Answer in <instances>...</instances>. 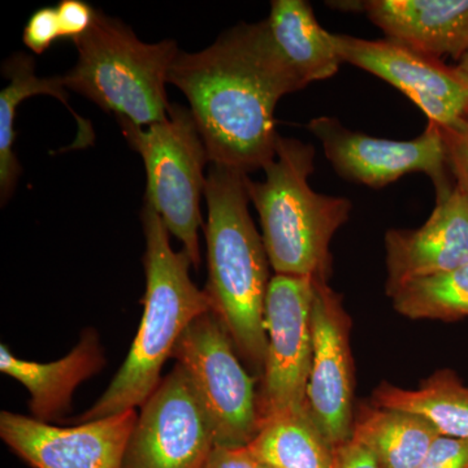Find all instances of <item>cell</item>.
Listing matches in <instances>:
<instances>
[{
  "label": "cell",
  "mask_w": 468,
  "mask_h": 468,
  "mask_svg": "<svg viewBox=\"0 0 468 468\" xmlns=\"http://www.w3.org/2000/svg\"><path fill=\"white\" fill-rule=\"evenodd\" d=\"M168 82L189 101L209 162L245 175L275 158L277 103L306 88L266 20L233 27L201 52H180Z\"/></svg>",
  "instance_id": "6da1fadb"
},
{
  "label": "cell",
  "mask_w": 468,
  "mask_h": 468,
  "mask_svg": "<svg viewBox=\"0 0 468 468\" xmlns=\"http://www.w3.org/2000/svg\"><path fill=\"white\" fill-rule=\"evenodd\" d=\"M246 177L212 165L206 177L208 285L212 313L226 326L237 353L263 375L267 334L264 309L268 255L249 212Z\"/></svg>",
  "instance_id": "7a4b0ae2"
},
{
  "label": "cell",
  "mask_w": 468,
  "mask_h": 468,
  "mask_svg": "<svg viewBox=\"0 0 468 468\" xmlns=\"http://www.w3.org/2000/svg\"><path fill=\"white\" fill-rule=\"evenodd\" d=\"M141 218L146 237L143 319L125 362L106 392L79 418L80 423L143 408L159 387L162 369L185 329L212 311L206 289L201 291L190 279L189 255L172 249L159 215L144 205Z\"/></svg>",
  "instance_id": "3957f363"
},
{
  "label": "cell",
  "mask_w": 468,
  "mask_h": 468,
  "mask_svg": "<svg viewBox=\"0 0 468 468\" xmlns=\"http://www.w3.org/2000/svg\"><path fill=\"white\" fill-rule=\"evenodd\" d=\"M313 144L279 134L275 158L264 165V181L246 177V190L260 214L261 239L276 275L328 282L331 242L349 220L351 202L314 192Z\"/></svg>",
  "instance_id": "277c9868"
},
{
  "label": "cell",
  "mask_w": 468,
  "mask_h": 468,
  "mask_svg": "<svg viewBox=\"0 0 468 468\" xmlns=\"http://www.w3.org/2000/svg\"><path fill=\"white\" fill-rule=\"evenodd\" d=\"M75 45L76 66L61 76L66 88L137 126L168 119L165 84L180 54L175 41L144 43L122 21L98 11Z\"/></svg>",
  "instance_id": "5b68a950"
},
{
  "label": "cell",
  "mask_w": 468,
  "mask_h": 468,
  "mask_svg": "<svg viewBox=\"0 0 468 468\" xmlns=\"http://www.w3.org/2000/svg\"><path fill=\"white\" fill-rule=\"evenodd\" d=\"M125 140L143 156L147 175L146 205L184 245L193 267L201 266L198 230L205 193L207 150L190 110L172 104L168 119L137 126L117 119Z\"/></svg>",
  "instance_id": "8992f818"
},
{
  "label": "cell",
  "mask_w": 468,
  "mask_h": 468,
  "mask_svg": "<svg viewBox=\"0 0 468 468\" xmlns=\"http://www.w3.org/2000/svg\"><path fill=\"white\" fill-rule=\"evenodd\" d=\"M237 354L226 326L212 311L185 329L172 353L205 406L215 445L248 446L260 432L255 380Z\"/></svg>",
  "instance_id": "52a82bcc"
},
{
  "label": "cell",
  "mask_w": 468,
  "mask_h": 468,
  "mask_svg": "<svg viewBox=\"0 0 468 468\" xmlns=\"http://www.w3.org/2000/svg\"><path fill=\"white\" fill-rule=\"evenodd\" d=\"M314 282L310 277L275 275L268 285L266 362L258 393L261 423L306 405L313 363Z\"/></svg>",
  "instance_id": "ba28073f"
},
{
  "label": "cell",
  "mask_w": 468,
  "mask_h": 468,
  "mask_svg": "<svg viewBox=\"0 0 468 468\" xmlns=\"http://www.w3.org/2000/svg\"><path fill=\"white\" fill-rule=\"evenodd\" d=\"M307 128L322 143L335 171L351 183L380 189L419 172L432 180L436 202L454 189L441 128L436 122H428L423 134L410 141L369 137L350 131L334 117H316Z\"/></svg>",
  "instance_id": "9c48e42d"
},
{
  "label": "cell",
  "mask_w": 468,
  "mask_h": 468,
  "mask_svg": "<svg viewBox=\"0 0 468 468\" xmlns=\"http://www.w3.org/2000/svg\"><path fill=\"white\" fill-rule=\"evenodd\" d=\"M214 430L181 366L144 402L125 452L124 468H205Z\"/></svg>",
  "instance_id": "30bf717a"
},
{
  "label": "cell",
  "mask_w": 468,
  "mask_h": 468,
  "mask_svg": "<svg viewBox=\"0 0 468 468\" xmlns=\"http://www.w3.org/2000/svg\"><path fill=\"white\" fill-rule=\"evenodd\" d=\"M338 57L403 92L440 128L468 116V77L445 61L411 50L392 39L356 38L332 34Z\"/></svg>",
  "instance_id": "8fae6325"
},
{
  "label": "cell",
  "mask_w": 468,
  "mask_h": 468,
  "mask_svg": "<svg viewBox=\"0 0 468 468\" xmlns=\"http://www.w3.org/2000/svg\"><path fill=\"white\" fill-rule=\"evenodd\" d=\"M313 363L306 408L331 445L349 441L353 432L354 377L351 318L343 298L328 282H314Z\"/></svg>",
  "instance_id": "7c38bea8"
},
{
  "label": "cell",
  "mask_w": 468,
  "mask_h": 468,
  "mask_svg": "<svg viewBox=\"0 0 468 468\" xmlns=\"http://www.w3.org/2000/svg\"><path fill=\"white\" fill-rule=\"evenodd\" d=\"M137 419L135 410H128L63 428L2 411L0 437L34 468H124Z\"/></svg>",
  "instance_id": "4fadbf2b"
},
{
  "label": "cell",
  "mask_w": 468,
  "mask_h": 468,
  "mask_svg": "<svg viewBox=\"0 0 468 468\" xmlns=\"http://www.w3.org/2000/svg\"><path fill=\"white\" fill-rule=\"evenodd\" d=\"M387 294L410 280L446 272L468 263V193L454 189L418 229L385 234Z\"/></svg>",
  "instance_id": "5bb4252c"
},
{
  "label": "cell",
  "mask_w": 468,
  "mask_h": 468,
  "mask_svg": "<svg viewBox=\"0 0 468 468\" xmlns=\"http://www.w3.org/2000/svg\"><path fill=\"white\" fill-rule=\"evenodd\" d=\"M388 39L437 60L460 63L468 51V0H368L356 3Z\"/></svg>",
  "instance_id": "9a60e30c"
},
{
  "label": "cell",
  "mask_w": 468,
  "mask_h": 468,
  "mask_svg": "<svg viewBox=\"0 0 468 468\" xmlns=\"http://www.w3.org/2000/svg\"><path fill=\"white\" fill-rule=\"evenodd\" d=\"M103 365L100 338L91 329L82 335L75 349L55 362L20 359L5 344L0 346V371L29 390L33 418L45 423L66 414L76 388Z\"/></svg>",
  "instance_id": "2e32d148"
},
{
  "label": "cell",
  "mask_w": 468,
  "mask_h": 468,
  "mask_svg": "<svg viewBox=\"0 0 468 468\" xmlns=\"http://www.w3.org/2000/svg\"><path fill=\"white\" fill-rule=\"evenodd\" d=\"M439 436L417 414L369 402L356 410L350 440L363 446L380 468H419Z\"/></svg>",
  "instance_id": "e0dca14e"
},
{
  "label": "cell",
  "mask_w": 468,
  "mask_h": 468,
  "mask_svg": "<svg viewBox=\"0 0 468 468\" xmlns=\"http://www.w3.org/2000/svg\"><path fill=\"white\" fill-rule=\"evenodd\" d=\"M3 75L9 80V84L0 92V196L2 203H5L14 193L21 174L14 150L16 141L15 120L21 101L34 95L48 94L66 104L79 124V138L73 147L88 146L94 134L90 124L70 109L63 77L37 76L34 58L21 52L5 60L3 64Z\"/></svg>",
  "instance_id": "ac0fdd59"
},
{
  "label": "cell",
  "mask_w": 468,
  "mask_h": 468,
  "mask_svg": "<svg viewBox=\"0 0 468 468\" xmlns=\"http://www.w3.org/2000/svg\"><path fill=\"white\" fill-rule=\"evenodd\" d=\"M277 50L304 85L331 79L341 58L323 29L313 7L304 0H273L266 20Z\"/></svg>",
  "instance_id": "d6986e66"
},
{
  "label": "cell",
  "mask_w": 468,
  "mask_h": 468,
  "mask_svg": "<svg viewBox=\"0 0 468 468\" xmlns=\"http://www.w3.org/2000/svg\"><path fill=\"white\" fill-rule=\"evenodd\" d=\"M378 408L401 410L430 421L440 436L468 439V385L452 369H439L417 389L383 381L371 397Z\"/></svg>",
  "instance_id": "ffe728a7"
},
{
  "label": "cell",
  "mask_w": 468,
  "mask_h": 468,
  "mask_svg": "<svg viewBox=\"0 0 468 468\" xmlns=\"http://www.w3.org/2000/svg\"><path fill=\"white\" fill-rule=\"evenodd\" d=\"M255 460L275 468H334L335 448L303 408L261 421L249 443Z\"/></svg>",
  "instance_id": "44dd1931"
},
{
  "label": "cell",
  "mask_w": 468,
  "mask_h": 468,
  "mask_svg": "<svg viewBox=\"0 0 468 468\" xmlns=\"http://www.w3.org/2000/svg\"><path fill=\"white\" fill-rule=\"evenodd\" d=\"M393 309L412 320L455 322L468 318V263L410 280L389 292Z\"/></svg>",
  "instance_id": "7402d4cb"
},
{
  "label": "cell",
  "mask_w": 468,
  "mask_h": 468,
  "mask_svg": "<svg viewBox=\"0 0 468 468\" xmlns=\"http://www.w3.org/2000/svg\"><path fill=\"white\" fill-rule=\"evenodd\" d=\"M441 133L455 184L468 193V117L454 125L441 128Z\"/></svg>",
  "instance_id": "603a6c76"
},
{
  "label": "cell",
  "mask_w": 468,
  "mask_h": 468,
  "mask_svg": "<svg viewBox=\"0 0 468 468\" xmlns=\"http://www.w3.org/2000/svg\"><path fill=\"white\" fill-rule=\"evenodd\" d=\"M60 38L57 7H45L34 12L24 29L23 41L34 54L41 55Z\"/></svg>",
  "instance_id": "cb8c5ba5"
},
{
  "label": "cell",
  "mask_w": 468,
  "mask_h": 468,
  "mask_svg": "<svg viewBox=\"0 0 468 468\" xmlns=\"http://www.w3.org/2000/svg\"><path fill=\"white\" fill-rule=\"evenodd\" d=\"M57 12L60 38L76 42L91 29L98 11L84 0H61Z\"/></svg>",
  "instance_id": "d4e9b609"
},
{
  "label": "cell",
  "mask_w": 468,
  "mask_h": 468,
  "mask_svg": "<svg viewBox=\"0 0 468 468\" xmlns=\"http://www.w3.org/2000/svg\"><path fill=\"white\" fill-rule=\"evenodd\" d=\"M419 468H468V439L437 437Z\"/></svg>",
  "instance_id": "484cf974"
},
{
  "label": "cell",
  "mask_w": 468,
  "mask_h": 468,
  "mask_svg": "<svg viewBox=\"0 0 468 468\" xmlns=\"http://www.w3.org/2000/svg\"><path fill=\"white\" fill-rule=\"evenodd\" d=\"M205 468H260L249 446L215 445Z\"/></svg>",
  "instance_id": "4316f807"
},
{
  "label": "cell",
  "mask_w": 468,
  "mask_h": 468,
  "mask_svg": "<svg viewBox=\"0 0 468 468\" xmlns=\"http://www.w3.org/2000/svg\"><path fill=\"white\" fill-rule=\"evenodd\" d=\"M334 468H380L378 462L363 446L349 441L335 446L334 452Z\"/></svg>",
  "instance_id": "83f0119b"
},
{
  "label": "cell",
  "mask_w": 468,
  "mask_h": 468,
  "mask_svg": "<svg viewBox=\"0 0 468 468\" xmlns=\"http://www.w3.org/2000/svg\"><path fill=\"white\" fill-rule=\"evenodd\" d=\"M458 69L463 72L468 77V51L463 58H461L460 63L457 64Z\"/></svg>",
  "instance_id": "f1b7e54d"
},
{
  "label": "cell",
  "mask_w": 468,
  "mask_h": 468,
  "mask_svg": "<svg viewBox=\"0 0 468 468\" xmlns=\"http://www.w3.org/2000/svg\"><path fill=\"white\" fill-rule=\"evenodd\" d=\"M260 468H275V467H271V466H268V464L260 463Z\"/></svg>",
  "instance_id": "f546056e"
},
{
  "label": "cell",
  "mask_w": 468,
  "mask_h": 468,
  "mask_svg": "<svg viewBox=\"0 0 468 468\" xmlns=\"http://www.w3.org/2000/svg\"><path fill=\"white\" fill-rule=\"evenodd\" d=\"M468 117V116H467Z\"/></svg>",
  "instance_id": "4dcf8cb0"
}]
</instances>
